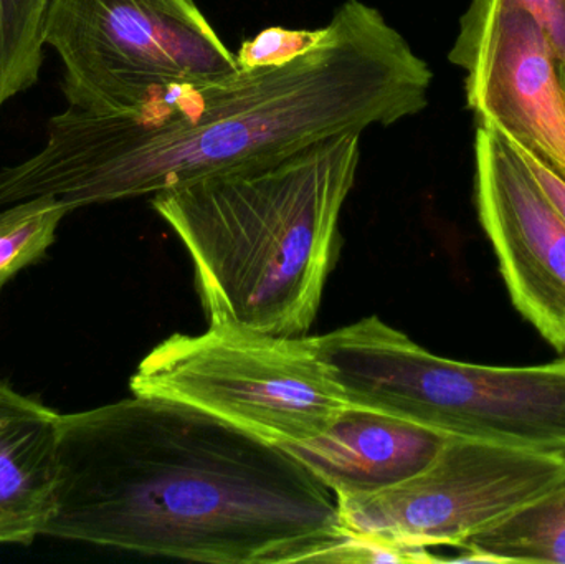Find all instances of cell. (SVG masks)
I'll use <instances>...</instances> for the list:
<instances>
[{
    "mask_svg": "<svg viewBox=\"0 0 565 564\" xmlns=\"http://www.w3.org/2000/svg\"><path fill=\"white\" fill-rule=\"evenodd\" d=\"M361 136H332L152 195L194 262L211 327L306 337L338 254Z\"/></svg>",
    "mask_w": 565,
    "mask_h": 564,
    "instance_id": "3957f363",
    "label": "cell"
},
{
    "mask_svg": "<svg viewBox=\"0 0 565 564\" xmlns=\"http://www.w3.org/2000/svg\"><path fill=\"white\" fill-rule=\"evenodd\" d=\"M315 338L352 406L445 436L565 457V358L534 366L447 360L379 317Z\"/></svg>",
    "mask_w": 565,
    "mask_h": 564,
    "instance_id": "277c9868",
    "label": "cell"
},
{
    "mask_svg": "<svg viewBox=\"0 0 565 564\" xmlns=\"http://www.w3.org/2000/svg\"><path fill=\"white\" fill-rule=\"evenodd\" d=\"M540 26L565 70V0H514Z\"/></svg>",
    "mask_w": 565,
    "mask_h": 564,
    "instance_id": "2e32d148",
    "label": "cell"
},
{
    "mask_svg": "<svg viewBox=\"0 0 565 564\" xmlns=\"http://www.w3.org/2000/svg\"><path fill=\"white\" fill-rule=\"evenodd\" d=\"M561 72H563L564 83H565V70H561Z\"/></svg>",
    "mask_w": 565,
    "mask_h": 564,
    "instance_id": "ac0fdd59",
    "label": "cell"
},
{
    "mask_svg": "<svg viewBox=\"0 0 565 564\" xmlns=\"http://www.w3.org/2000/svg\"><path fill=\"white\" fill-rule=\"evenodd\" d=\"M508 145L520 156L521 161L526 166L527 172H530L531 178L536 182L537 188L543 191L547 201L551 202V205L556 209L557 214H559L565 222V179L563 175L557 174L551 166H547L543 159L537 158L530 149L523 148V146L513 141H508Z\"/></svg>",
    "mask_w": 565,
    "mask_h": 564,
    "instance_id": "e0dca14e",
    "label": "cell"
},
{
    "mask_svg": "<svg viewBox=\"0 0 565 564\" xmlns=\"http://www.w3.org/2000/svg\"><path fill=\"white\" fill-rule=\"evenodd\" d=\"M49 539L214 564L322 562L348 535L288 450L188 404L135 396L62 414Z\"/></svg>",
    "mask_w": 565,
    "mask_h": 564,
    "instance_id": "7a4b0ae2",
    "label": "cell"
},
{
    "mask_svg": "<svg viewBox=\"0 0 565 564\" xmlns=\"http://www.w3.org/2000/svg\"><path fill=\"white\" fill-rule=\"evenodd\" d=\"M450 436L411 421L349 404L309 440L280 446L335 499L374 496L427 469Z\"/></svg>",
    "mask_w": 565,
    "mask_h": 564,
    "instance_id": "30bf717a",
    "label": "cell"
},
{
    "mask_svg": "<svg viewBox=\"0 0 565 564\" xmlns=\"http://www.w3.org/2000/svg\"><path fill=\"white\" fill-rule=\"evenodd\" d=\"M135 396L188 404L277 446L324 433L349 406L315 337L211 327L172 334L129 380Z\"/></svg>",
    "mask_w": 565,
    "mask_h": 564,
    "instance_id": "5b68a950",
    "label": "cell"
},
{
    "mask_svg": "<svg viewBox=\"0 0 565 564\" xmlns=\"http://www.w3.org/2000/svg\"><path fill=\"white\" fill-rule=\"evenodd\" d=\"M72 209L55 195H39L0 209V294L17 274L39 264L55 244Z\"/></svg>",
    "mask_w": 565,
    "mask_h": 564,
    "instance_id": "5bb4252c",
    "label": "cell"
},
{
    "mask_svg": "<svg viewBox=\"0 0 565 564\" xmlns=\"http://www.w3.org/2000/svg\"><path fill=\"white\" fill-rule=\"evenodd\" d=\"M564 486L559 454L450 437L434 462L407 482L335 500L349 532L404 549H460Z\"/></svg>",
    "mask_w": 565,
    "mask_h": 564,
    "instance_id": "52a82bcc",
    "label": "cell"
},
{
    "mask_svg": "<svg viewBox=\"0 0 565 564\" xmlns=\"http://www.w3.org/2000/svg\"><path fill=\"white\" fill-rule=\"evenodd\" d=\"M43 43L62 60L68 106L93 115H132L241 68L194 0H50Z\"/></svg>",
    "mask_w": 565,
    "mask_h": 564,
    "instance_id": "8992f818",
    "label": "cell"
},
{
    "mask_svg": "<svg viewBox=\"0 0 565 564\" xmlns=\"http://www.w3.org/2000/svg\"><path fill=\"white\" fill-rule=\"evenodd\" d=\"M478 215L516 310L565 353V222L507 139L480 123Z\"/></svg>",
    "mask_w": 565,
    "mask_h": 564,
    "instance_id": "9c48e42d",
    "label": "cell"
},
{
    "mask_svg": "<svg viewBox=\"0 0 565 564\" xmlns=\"http://www.w3.org/2000/svg\"><path fill=\"white\" fill-rule=\"evenodd\" d=\"M322 35H324V26L316 30L270 26L262 30L254 39L242 43L235 58L242 68L277 65L301 55L302 52L315 46Z\"/></svg>",
    "mask_w": 565,
    "mask_h": 564,
    "instance_id": "9a60e30c",
    "label": "cell"
},
{
    "mask_svg": "<svg viewBox=\"0 0 565 564\" xmlns=\"http://www.w3.org/2000/svg\"><path fill=\"white\" fill-rule=\"evenodd\" d=\"M50 0H0V108L39 82Z\"/></svg>",
    "mask_w": 565,
    "mask_h": 564,
    "instance_id": "4fadbf2b",
    "label": "cell"
},
{
    "mask_svg": "<svg viewBox=\"0 0 565 564\" xmlns=\"http://www.w3.org/2000/svg\"><path fill=\"white\" fill-rule=\"evenodd\" d=\"M458 562L565 564V486L460 546Z\"/></svg>",
    "mask_w": 565,
    "mask_h": 564,
    "instance_id": "7c38bea8",
    "label": "cell"
},
{
    "mask_svg": "<svg viewBox=\"0 0 565 564\" xmlns=\"http://www.w3.org/2000/svg\"><path fill=\"white\" fill-rule=\"evenodd\" d=\"M62 414L0 383V545L45 536L56 510Z\"/></svg>",
    "mask_w": 565,
    "mask_h": 564,
    "instance_id": "8fae6325",
    "label": "cell"
},
{
    "mask_svg": "<svg viewBox=\"0 0 565 564\" xmlns=\"http://www.w3.org/2000/svg\"><path fill=\"white\" fill-rule=\"evenodd\" d=\"M480 123L565 179V83L544 33L514 0H471L448 55Z\"/></svg>",
    "mask_w": 565,
    "mask_h": 564,
    "instance_id": "ba28073f",
    "label": "cell"
},
{
    "mask_svg": "<svg viewBox=\"0 0 565 564\" xmlns=\"http://www.w3.org/2000/svg\"><path fill=\"white\" fill-rule=\"evenodd\" d=\"M430 68L375 7L345 0L311 49L277 65L174 86L132 115L68 108L42 151L0 169V209L55 195L72 211L264 164L428 103Z\"/></svg>",
    "mask_w": 565,
    "mask_h": 564,
    "instance_id": "6da1fadb",
    "label": "cell"
}]
</instances>
